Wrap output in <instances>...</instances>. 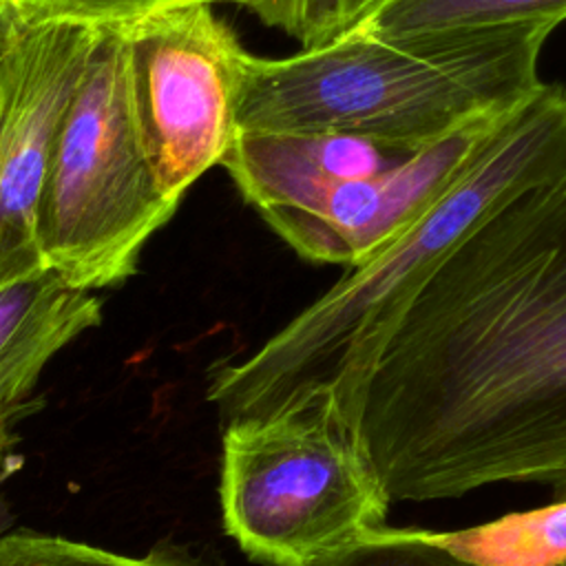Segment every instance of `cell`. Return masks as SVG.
Instances as JSON below:
<instances>
[{
  "mask_svg": "<svg viewBox=\"0 0 566 566\" xmlns=\"http://www.w3.org/2000/svg\"><path fill=\"white\" fill-rule=\"evenodd\" d=\"M389 502L566 497V172L471 230L314 391Z\"/></svg>",
  "mask_w": 566,
  "mask_h": 566,
  "instance_id": "6da1fadb",
  "label": "cell"
},
{
  "mask_svg": "<svg viewBox=\"0 0 566 566\" xmlns=\"http://www.w3.org/2000/svg\"><path fill=\"white\" fill-rule=\"evenodd\" d=\"M553 29L418 38L343 33L287 57L245 53L239 130H329L409 155L526 99Z\"/></svg>",
  "mask_w": 566,
  "mask_h": 566,
  "instance_id": "7a4b0ae2",
  "label": "cell"
},
{
  "mask_svg": "<svg viewBox=\"0 0 566 566\" xmlns=\"http://www.w3.org/2000/svg\"><path fill=\"white\" fill-rule=\"evenodd\" d=\"M566 172V88L542 82L473 161L398 237L347 272L248 358L223 365L208 398L223 420L281 411L312 394L471 230Z\"/></svg>",
  "mask_w": 566,
  "mask_h": 566,
  "instance_id": "3957f363",
  "label": "cell"
},
{
  "mask_svg": "<svg viewBox=\"0 0 566 566\" xmlns=\"http://www.w3.org/2000/svg\"><path fill=\"white\" fill-rule=\"evenodd\" d=\"M175 210L142 146L124 33L99 27L51 150L38 221L44 263L75 290L119 283Z\"/></svg>",
  "mask_w": 566,
  "mask_h": 566,
  "instance_id": "277c9868",
  "label": "cell"
},
{
  "mask_svg": "<svg viewBox=\"0 0 566 566\" xmlns=\"http://www.w3.org/2000/svg\"><path fill=\"white\" fill-rule=\"evenodd\" d=\"M219 500L228 535L268 566H305L382 526L391 506L325 402L226 422Z\"/></svg>",
  "mask_w": 566,
  "mask_h": 566,
  "instance_id": "5b68a950",
  "label": "cell"
},
{
  "mask_svg": "<svg viewBox=\"0 0 566 566\" xmlns=\"http://www.w3.org/2000/svg\"><path fill=\"white\" fill-rule=\"evenodd\" d=\"M117 27L126 40L144 153L159 190L179 206L234 144L248 51L212 4L179 7Z\"/></svg>",
  "mask_w": 566,
  "mask_h": 566,
  "instance_id": "8992f818",
  "label": "cell"
},
{
  "mask_svg": "<svg viewBox=\"0 0 566 566\" xmlns=\"http://www.w3.org/2000/svg\"><path fill=\"white\" fill-rule=\"evenodd\" d=\"M99 27L22 24L0 64V285L46 268L38 221L60 122Z\"/></svg>",
  "mask_w": 566,
  "mask_h": 566,
  "instance_id": "52a82bcc",
  "label": "cell"
},
{
  "mask_svg": "<svg viewBox=\"0 0 566 566\" xmlns=\"http://www.w3.org/2000/svg\"><path fill=\"white\" fill-rule=\"evenodd\" d=\"M453 172L451 155L427 146L380 175L334 184L301 206L268 210L261 217L301 256L349 268L416 221L451 184Z\"/></svg>",
  "mask_w": 566,
  "mask_h": 566,
  "instance_id": "ba28073f",
  "label": "cell"
},
{
  "mask_svg": "<svg viewBox=\"0 0 566 566\" xmlns=\"http://www.w3.org/2000/svg\"><path fill=\"white\" fill-rule=\"evenodd\" d=\"M402 153L365 137L329 130H239L221 166L261 214L301 206L329 186L367 179Z\"/></svg>",
  "mask_w": 566,
  "mask_h": 566,
  "instance_id": "9c48e42d",
  "label": "cell"
},
{
  "mask_svg": "<svg viewBox=\"0 0 566 566\" xmlns=\"http://www.w3.org/2000/svg\"><path fill=\"white\" fill-rule=\"evenodd\" d=\"M102 318L93 292L42 268L0 285V402L27 411L46 363Z\"/></svg>",
  "mask_w": 566,
  "mask_h": 566,
  "instance_id": "30bf717a",
  "label": "cell"
},
{
  "mask_svg": "<svg viewBox=\"0 0 566 566\" xmlns=\"http://www.w3.org/2000/svg\"><path fill=\"white\" fill-rule=\"evenodd\" d=\"M566 0H371L345 33L418 38L513 27L555 29Z\"/></svg>",
  "mask_w": 566,
  "mask_h": 566,
  "instance_id": "8fae6325",
  "label": "cell"
},
{
  "mask_svg": "<svg viewBox=\"0 0 566 566\" xmlns=\"http://www.w3.org/2000/svg\"><path fill=\"white\" fill-rule=\"evenodd\" d=\"M429 535L480 566H566V497L478 526L429 531Z\"/></svg>",
  "mask_w": 566,
  "mask_h": 566,
  "instance_id": "7c38bea8",
  "label": "cell"
},
{
  "mask_svg": "<svg viewBox=\"0 0 566 566\" xmlns=\"http://www.w3.org/2000/svg\"><path fill=\"white\" fill-rule=\"evenodd\" d=\"M305 566H480L438 544L424 528L376 526Z\"/></svg>",
  "mask_w": 566,
  "mask_h": 566,
  "instance_id": "4fadbf2b",
  "label": "cell"
},
{
  "mask_svg": "<svg viewBox=\"0 0 566 566\" xmlns=\"http://www.w3.org/2000/svg\"><path fill=\"white\" fill-rule=\"evenodd\" d=\"M270 0H11L24 24L64 22L111 27L190 4H239L250 11Z\"/></svg>",
  "mask_w": 566,
  "mask_h": 566,
  "instance_id": "5bb4252c",
  "label": "cell"
},
{
  "mask_svg": "<svg viewBox=\"0 0 566 566\" xmlns=\"http://www.w3.org/2000/svg\"><path fill=\"white\" fill-rule=\"evenodd\" d=\"M0 566H192L157 555H122L35 531L0 533Z\"/></svg>",
  "mask_w": 566,
  "mask_h": 566,
  "instance_id": "9a60e30c",
  "label": "cell"
},
{
  "mask_svg": "<svg viewBox=\"0 0 566 566\" xmlns=\"http://www.w3.org/2000/svg\"><path fill=\"white\" fill-rule=\"evenodd\" d=\"M371 0H270L252 13L287 35L296 38L303 49L325 44L358 20Z\"/></svg>",
  "mask_w": 566,
  "mask_h": 566,
  "instance_id": "2e32d148",
  "label": "cell"
},
{
  "mask_svg": "<svg viewBox=\"0 0 566 566\" xmlns=\"http://www.w3.org/2000/svg\"><path fill=\"white\" fill-rule=\"evenodd\" d=\"M22 18L11 4V0H0V64L7 57L9 49L13 46L20 29H22Z\"/></svg>",
  "mask_w": 566,
  "mask_h": 566,
  "instance_id": "e0dca14e",
  "label": "cell"
},
{
  "mask_svg": "<svg viewBox=\"0 0 566 566\" xmlns=\"http://www.w3.org/2000/svg\"><path fill=\"white\" fill-rule=\"evenodd\" d=\"M20 460L11 453V438L0 442V484L18 469Z\"/></svg>",
  "mask_w": 566,
  "mask_h": 566,
  "instance_id": "ac0fdd59",
  "label": "cell"
},
{
  "mask_svg": "<svg viewBox=\"0 0 566 566\" xmlns=\"http://www.w3.org/2000/svg\"><path fill=\"white\" fill-rule=\"evenodd\" d=\"M20 413H24V409H13V407H7V405L0 402V442L11 438L13 422H15V418H18Z\"/></svg>",
  "mask_w": 566,
  "mask_h": 566,
  "instance_id": "d6986e66",
  "label": "cell"
}]
</instances>
